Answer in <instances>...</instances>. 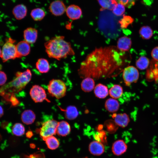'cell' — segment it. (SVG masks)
<instances>
[{"label":"cell","instance_id":"6da1fadb","mask_svg":"<svg viewBox=\"0 0 158 158\" xmlns=\"http://www.w3.org/2000/svg\"><path fill=\"white\" fill-rule=\"evenodd\" d=\"M119 51L114 46L96 49L81 63L79 74L85 78L109 76L122 65Z\"/></svg>","mask_w":158,"mask_h":158},{"label":"cell","instance_id":"7a4b0ae2","mask_svg":"<svg viewBox=\"0 0 158 158\" xmlns=\"http://www.w3.org/2000/svg\"><path fill=\"white\" fill-rule=\"evenodd\" d=\"M64 38L63 36H57L46 42L45 50L49 57L60 60L74 54L71 44Z\"/></svg>","mask_w":158,"mask_h":158},{"label":"cell","instance_id":"3957f363","mask_svg":"<svg viewBox=\"0 0 158 158\" xmlns=\"http://www.w3.org/2000/svg\"><path fill=\"white\" fill-rule=\"evenodd\" d=\"M16 76L10 85L14 91L18 92L24 89L30 82L32 74L31 71L28 69L23 72H17Z\"/></svg>","mask_w":158,"mask_h":158},{"label":"cell","instance_id":"277c9868","mask_svg":"<svg viewBox=\"0 0 158 158\" xmlns=\"http://www.w3.org/2000/svg\"><path fill=\"white\" fill-rule=\"evenodd\" d=\"M47 89L49 94L57 99L64 97L66 92V87L65 83L60 79H53L50 80Z\"/></svg>","mask_w":158,"mask_h":158},{"label":"cell","instance_id":"5b68a950","mask_svg":"<svg viewBox=\"0 0 158 158\" xmlns=\"http://www.w3.org/2000/svg\"><path fill=\"white\" fill-rule=\"evenodd\" d=\"M15 42L14 40L9 38L3 46L0 57L3 62L18 58L16 45L14 44Z\"/></svg>","mask_w":158,"mask_h":158},{"label":"cell","instance_id":"8992f818","mask_svg":"<svg viewBox=\"0 0 158 158\" xmlns=\"http://www.w3.org/2000/svg\"><path fill=\"white\" fill-rule=\"evenodd\" d=\"M58 122L54 120H50L44 122L39 130L40 137L43 140L48 137L56 133Z\"/></svg>","mask_w":158,"mask_h":158},{"label":"cell","instance_id":"52a82bcc","mask_svg":"<svg viewBox=\"0 0 158 158\" xmlns=\"http://www.w3.org/2000/svg\"><path fill=\"white\" fill-rule=\"evenodd\" d=\"M139 77L138 69L133 66L125 68L123 71V77L126 85L129 86L133 83H136Z\"/></svg>","mask_w":158,"mask_h":158},{"label":"cell","instance_id":"ba28073f","mask_svg":"<svg viewBox=\"0 0 158 158\" xmlns=\"http://www.w3.org/2000/svg\"><path fill=\"white\" fill-rule=\"evenodd\" d=\"M32 100L36 103L41 102L47 99V95L45 90L41 86L33 85L30 91Z\"/></svg>","mask_w":158,"mask_h":158},{"label":"cell","instance_id":"9c48e42d","mask_svg":"<svg viewBox=\"0 0 158 158\" xmlns=\"http://www.w3.org/2000/svg\"><path fill=\"white\" fill-rule=\"evenodd\" d=\"M49 9L51 13L56 16L63 15L66 10L63 2L60 0H56L52 2L50 4Z\"/></svg>","mask_w":158,"mask_h":158},{"label":"cell","instance_id":"30bf717a","mask_svg":"<svg viewBox=\"0 0 158 158\" xmlns=\"http://www.w3.org/2000/svg\"><path fill=\"white\" fill-rule=\"evenodd\" d=\"M127 145L122 140H118L113 144L111 150L113 154L119 156L125 153L127 149Z\"/></svg>","mask_w":158,"mask_h":158},{"label":"cell","instance_id":"8fae6325","mask_svg":"<svg viewBox=\"0 0 158 158\" xmlns=\"http://www.w3.org/2000/svg\"><path fill=\"white\" fill-rule=\"evenodd\" d=\"M66 12L68 17L70 19L73 20L79 19L82 15V11L80 8L74 4L68 6Z\"/></svg>","mask_w":158,"mask_h":158},{"label":"cell","instance_id":"7c38bea8","mask_svg":"<svg viewBox=\"0 0 158 158\" xmlns=\"http://www.w3.org/2000/svg\"><path fill=\"white\" fill-rule=\"evenodd\" d=\"M88 149L90 153L94 156H99L103 154L105 151L103 144L98 141H93L89 144Z\"/></svg>","mask_w":158,"mask_h":158},{"label":"cell","instance_id":"4fadbf2b","mask_svg":"<svg viewBox=\"0 0 158 158\" xmlns=\"http://www.w3.org/2000/svg\"><path fill=\"white\" fill-rule=\"evenodd\" d=\"M37 36V30L33 28H27L23 32L24 40L30 44H33L36 42Z\"/></svg>","mask_w":158,"mask_h":158},{"label":"cell","instance_id":"5bb4252c","mask_svg":"<svg viewBox=\"0 0 158 158\" xmlns=\"http://www.w3.org/2000/svg\"><path fill=\"white\" fill-rule=\"evenodd\" d=\"M16 46L18 58L26 56L30 52V44L25 40L19 42L16 44Z\"/></svg>","mask_w":158,"mask_h":158},{"label":"cell","instance_id":"9a60e30c","mask_svg":"<svg viewBox=\"0 0 158 158\" xmlns=\"http://www.w3.org/2000/svg\"><path fill=\"white\" fill-rule=\"evenodd\" d=\"M27 9L23 4H19L15 6L12 10V13L15 18L18 20L24 18L26 16Z\"/></svg>","mask_w":158,"mask_h":158},{"label":"cell","instance_id":"2e32d148","mask_svg":"<svg viewBox=\"0 0 158 158\" xmlns=\"http://www.w3.org/2000/svg\"><path fill=\"white\" fill-rule=\"evenodd\" d=\"M112 116L116 124L122 128L127 126L130 121L128 115L126 113L113 114Z\"/></svg>","mask_w":158,"mask_h":158},{"label":"cell","instance_id":"e0dca14e","mask_svg":"<svg viewBox=\"0 0 158 158\" xmlns=\"http://www.w3.org/2000/svg\"><path fill=\"white\" fill-rule=\"evenodd\" d=\"M131 44L132 42L130 39L128 37L123 36L118 40L117 48L121 51H126L130 49Z\"/></svg>","mask_w":158,"mask_h":158},{"label":"cell","instance_id":"ac0fdd59","mask_svg":"<svg viewBox=\"0 0 158 158\" xmlns=\"http://www.w3.org/2000/svg\"><path fill=\"white\" fill-rule=\"evenodd\" d=\"M71 127L68 123L64 121L58 122L56 133L59 135L65 136L70 132Z\"/></svg>","mask_w":158,"mask_h":158},{"label":"cell","instance_id":"d6986e66","mask_svg":"<svg viewBox=\"0 0 158 158\" xmlns=\"http://www.w3.org/2000/svg\"><path fill=\"white\" fill-rule=\"evenodd\" d=\"M36 115L34 112L31 110H26L22 113L21 119L24 123L27 125L31 124L35 120Z\"/></svg>","mask_w":158,"mask_h":158},{"label":"cell","instance_id":"ffe728a7","mask_svg":"<svg viewBox=\"0 0 158 158\" xmlns=\"http://www.w3.org/2000/svg\"><path fill=\"white\" fill-rule=\"evenodd\" d=\"M94 92L97 97L100 99L105 98L109 94L107 87L101 83L98 84L95 87Z\"/></svg>","mask_w":158,"mask_h":158},{"label":"cell","instance_id":"44dd1931","mask_svg":"<svg viewBox=\"0 0 158 158\" xmlns=\"http://www.w3.org/2000/svg\"><path fill=\"white\" fill-rule=\"evenodd\" d=\"M35 66L38 71L42 73H47L50 68L48 61L44 58L38 59L36 63Z\"/></svg>","mask_w":158,"mask_h":158},{"label":"cell","instance_id":"7402d4cb","mask_svg":"<svg viewBox=\"0 0 158 158\" xmlns=\"http://www.w3.org/2000/svg\"><path fill=\"white\" fill-rule=\"evenodd\" d=\"M95 83L93 79L90 77H86L82 80L81 84L82 90L84 92H89L95 88Z\"/></svg>","mask_w":158,"mask_h":158},{"label":"cell","instance_id":"603a6c76","mask_svg":"<svg viewBox=\"0 0 158 158\" xmlns=\"http://www.w3.org/2000/svg\"><path fill=\"white\" fill-rule=\"evenodd\" d=\"M119 104L117 100L114 98H109L106 101L105 107L106 110L110 112H114L119 109Z\"/></svg>","mask_w":158,"mask_h":158},{"label":"cell","instance_id":"cb8c5ba5","mask_svg":"<svg viewBox=\"0 0 158 158\" xmlns=\"http://www.w3.org/2000/svg\"><path fill=\"white\" fill-rule=\"evenodd\" d=\"M78 114L77 108L74 106H69L64 110L65 117L68 120H73L75 119L78 116Z\"/></svg>","mask_w":158,"mask_h":158},{"label":"cell","instance_id":"d4e9b609","mask_svg":"<svg viewBox=\"0 0 158 158\" xmlns=\"http://www.w3.org/2000/svg\"><path fill=\"white\" fill-rule=\"evenodd\" d=\"M109 93L110 96L113 98H118L123 94L122 87L118 85H115L109 89Z\"/></svg>","mask_w":158,"mask_h":158},{"label":"cell","instance_id":"484cf974","mask_svg":"<svg viewBox=\"0 0 158 158\" xmlns=\"http://www.w3.org/2000/svg\"><path fill=\"white\" fill-rule=\"evenodd\" d=\"M43 140L45 142L48 147L51 150H55L59 146V140L53 136L46 138Z\"/></svg>","mask_w":158,"mask_h":158},{"label":"cell","instance_id":"4316f807","mask_svg":"<svg viewBox=\"0 0 158 158\" xmlns=\"http://www.w3.org/2000/svg\"><path fill=\"white\" fill-rule=\"evenodd\" d=\"M30 16L34 20L40 21L44 17L45 13L42 9L37 8L32 10L30 13Z\"/></svg>","mask_w":158,"mask_h":158},{"label":"cell","instance_id":"83f0119b","mask_svg":"<svg viewBox=\"0 0 158 158\" xmlns=\"http://www.w3.org/2000/svg\"><path fill=\"white\" fill-rule=\"evenodd\" d=\"M139 33L142 38L145 40L150 39L153 34L152 29L148 26L142 27L139 30Z\"/></svg>","mask_w":158,"mask_h":158},{"label":"cell","instance_id":"f1b7e54d","mask_svg":"<svg viewBox=\"0 0 158 158\" xmlns=\"http://www.w3.org/2000/svg\"><path fill=\"white\" fill-rule=\"evenodd\" d=\"M102 8L112 10L117 2L116 0H97Z\"/></svg>","mask_w":158,"mask_h":158},{"label":"cell","instance_id":"f546056e","mask_svg":"<svg viewBox=\"0 0 158 158\" xmlns=\"http://www.w3.org/2000/svg\"><path fill=\"white\" fill-rule=\"evenodd\" d=\"M149 63V60L145 56H141L136 61V66L139 69L143 70L148 67Z\"/></svg>","mask_w":158,"mask_h":158},{"label":"cell","instance_id":"4dcf8cb0","mask_svg":"<svg viewBox=\"0 0 158 158\" xmlns=\"http://www.w3.org/2000/svg\"><path fill=\"white\" fill-rule=\"evenodd\" d=\"M25 130V127L22 124L16 123L13 126L12 131L13 135L16 136H20L24 134Z\"/></svg>","mask_w":158,"mask_h":158},{"label":"cell","instance_id":"1f68e13d","mask_svg":"<svg viewBox=\"0 0 158 158\" xmlns=\"http://www.w3.org/2000/svg\"><path fill=\"white\" fill-rule=\"evenodd\" d=\"M133 19L130 16H126L119 21L121 27L122 28H126L133 21Z\"/></svg>","mask_w":158,"mask_h":158},{"label":"cell","instance_id":"d6a6232c","mask_svg":"<svg viewBox=\"0 0 158 158\" xmlns=\"http://www.w3.org/2000/svg\"><path fill=\"white\" fill-rule=\"evenodd\" d=\"M125 7L123 4L117 3L112 10L113 13L116 16H121L125 12Z\"/></svg>","mask_w":158,"mask_h":158},{"label":"cell","instance_id":"836d02e7","mask_svg":"<svg viewBox=\"0 0 158 158\" xmlns=\"http://www.w3.org/2000/svg\"><path fill=\"white\" fill-rule=\"evenodd\" d=\"M118 3L121 4L125 7L130 8L134 6L137 0H116Z\"/></svg>","mask_w":158,"mask_h":158},{"label":"cell","instance_id":"e575fe53","mask_svg":"<svg viewBox=\"0 0 158 158\" xmlns=\"http://www.w3.org/2000/svg\"><path fill=\"white\" fill-rule=\"evenodd\" d=\"M7 80L6 74L4 72L0 71V86L4 85Z\"/></svg>","mask_w":158,"mask_h":158},{"label":"cell","instance_id":"d590c367","mask_svg":"<svg viewBox=\"0 0 158 158\" xmlns=\"http://www.w3.org/2000/svg\"><path fill=\"white\" fill-rule=\"evenodd\" d=\"M151 55L153 59L158 61V46L154 47L152 49Z\"/></svg>","mask_w":158,"mask_h":158},{"label":"cell","instance_id":"8d00e7d4","mask_svg":"<svg viewBox=\"0 0 158 158\" xmlns=\"http://www.w3.org/2000/svg\"><path fill=\"white\" fill-rule=\"evenodd\" d=\"M152 72L153 73L154 79L157 81L158 80V64L155 65L154 68L152 69Z\"/></svg>","mask_w":158,"mask_h":158},{"label":"cell","instance_id":"74e56055","mask_svg":"<svg viewBox=\"0 0 158 158\" xmlns=\"http://www.w3.org/2000/svg\"><path fill=\"white\" fill-rule=\"evenodd\" d=\"M4 113L3 109L2 107L0 105V118L3 116Z\"/></svg>","mask_w":158,"mask_h":158},{"label":"cell","instance_id":"f35d334b","mask_svg":"<svg viewBox=\"0 0 158 158\" xmlns=\"http://www.w3.org/2000/svg\"><path fill=\"white\" fill-rule=\"evenodd\" d=\"M1 49L0 47V57H1Z\"/></svg>","mask_w":158,"mask_h":158},{"label":"cell","instance_id":"ab89813d","mask_svg":"<svg viewBox=\"0 0 158 158\" xmlns=\"http://www.w3.org/2000/svg\"><path fill=\"white\" fill-rule=\"evenodd\" d=\"M83 158H88V157H83Z\"/></svg>","mask_w":158,"mask_h":158}]
</instances>
